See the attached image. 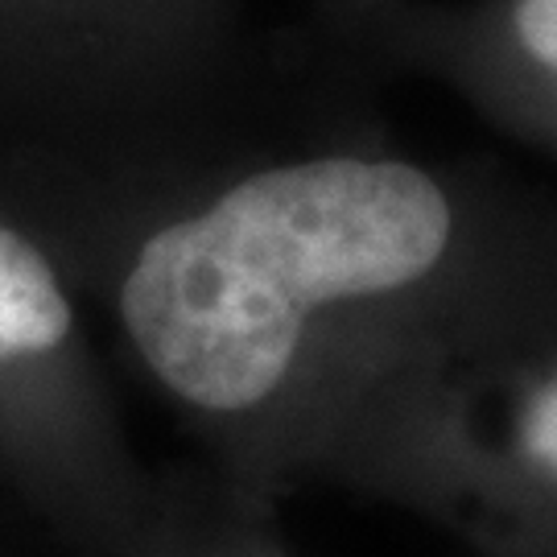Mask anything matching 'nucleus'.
I'll return each instance as SVG.
<instances>
[{"label":"nucleus","mask_w":557,"mask_h":557,"mask_svg":"<svg viewBox=\"0 0 557 557\" xmlns=\"http://www.w3.org/2000/svg\"><path fill=\"white\" fill-rule=\"evenodd\" d=\"M54 260L207 467L269 504L397 363L557 281V260L479 252L430 170L363 153L260 165Z\"/></svg>","instance_id":"nucleus-1"},{"label":"nucleus","mask_w":557,"mask_h":557,"mask_svg":"<svg viewBox=\"0 0 557 557\" xmlns=\"http://www.w3.org/2000/svg\"><path fill=\"white\" fill-rule=\"evenodd\" d=\"M319 479L405 504L483 557H557V281L376 380L322 442Z\"/></svg>","instance_id":"nucleus-2"},{"label":"nucleus","mask_w":557,"mask_h":557,"mask_svg":"<svg viewBox=\"0 0 557 557\" xmlns=\"http://www.w3.org/2000/svg\"><path fill=\"white\" fill-rule=\"evenodd\" d=\"M0 483L54 557H137L161 475L128 442L79 294L0 215Z\"/></svg>","instance_id":"nucleus-3"},{"label":"nucleus","mask_w":557,"mask_h":557,"mask_svg":"<svg viewBox=\"0 0 557 557\" xmlns=\"http://www.w3.org/2000/svg\"><path fill=\"white\" fill-rule=\"evenodd\" d=\"M137 557H289L273 533V504L239 492L211 467L161 475L158 520Z\"/></svg>","instance_id":"nucleus-4"},{"label":"nucleus","mask_w":557,"mask_h":557,"mask_svg":"<svg viewBox=\"0 0 557 557\" xmlns=\"http://www.w3.org/2000/svg\"><path fill=\"white\" fill-rule=\"evenodd\" d=\"M508 25L520 59L557 87V0H517Z\"/></svg>","instance_id":"nucleus-5"}]
</instances>
